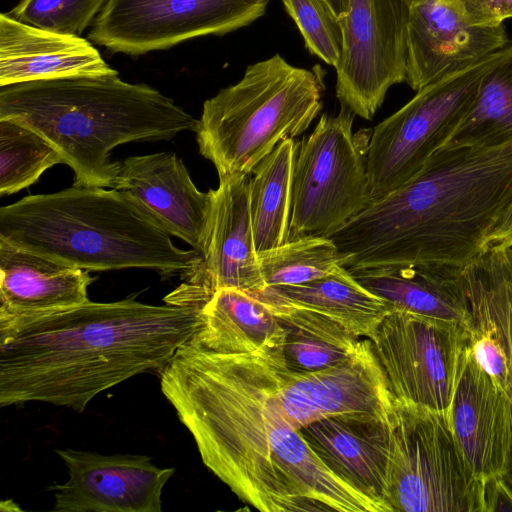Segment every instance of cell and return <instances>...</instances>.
<instances>
[{"instance_id":"603a6c76","label":"cell","mask_w":512,"mask_h":512,"mask_svg":"<svg viewBox=\"0 0 512 512\" xmlns=\"http://www.w3.org/2000/svg\"><path fill=\"white\" fill-rule=\"evenodd\" d=\"M191 340L224 353L283 354L284 330L274 313L250 292L223 288L201 308Z\"/></svg>"},{"instance_id":"f1b7e54d","label":"cell","mask_w":512,"mask_h":512,"mask_svg":"<svg viewBox=\"0 0 512 512\" xmlns=\"http://www.w3.org/2000/svg\"><path fill=\"white\" fill-rule=\"evenodd\" d=\"M266 287L304 284L332 273L340 265L330 237L305 236L258 253Z\"/></svg>"},{"instance_id":"e575fe53","label":"cell","mask_w":512,"mask_h":512,"mask_svg":"<svg viewBox=\"0 0 512 512\" xmlns=\"http://www.w3.org/2000/svg\"><path fill=\"white\" fill-rule=\"evenodd\" d=\"M512 247V202L501 214L486 238V251Z\"/></svg>"},{"instance_id":"8fae6325","label":"cell","mask_w":512,"mask_h":512,"mask_svg":"<svg viewBox=\"0 0 512 512\" xmlns=\"http://www.w3.org/2000/svg\"><path fill=\"white\" fill-rule=\"evenodd\" d=\"M271 1L107 0L88 38L112 52L137 56L248 26Z\"/></svg>"},{"instance_id":"d4e9b609","label":"cell","mask_w":512,"mask_h":512,"mask_svg":"<svg viewBox=\"0 0 512 512\" xmlns=\"http://www.w3.org/2000/svg\"><path fill=\"white\" fill-rule=\"evenodd\" d=\"M286 302L318 312L359 338L372 339L390 311L378 296L339 265L325 277L299 285L262 289Z\"/></svg>"},{"instance_id":"ba28073f","label":"cell","mask_w":512,"mask_h":512,"mask_svg":"<svg viewBox=\"0 0 512 512\" xmlns=\"http://www.w3.org/2000/svg\"><path fill=\"white\" fill-rule=\"evenodd\" d=\"M512 52V44L430 83L376 125L366 146L373 201L412 179L445 145L470 111L485 74Z\"/></svg>"},{"instance_id":"7402d4cb","label":"cell","mask_w":512,"mask_h":512,"mask_svg":"<svg viewBox=\"0 0 512 512\" xmlns=\"http://www.w3.org/2000/svg\"><path fill=\"white\" fill-rule=\"evenodd\" d=\"M464 269L465 266L453 264L427 263L349 272L390 310L450 321L473 334Z\"/></svg>"},{"instance_id":"d6986e66","label":"cell","mask_w":512,"mask_h":512,"mask_svg":"<svg viewBox=\"0 0 512 512\" xmlns=\"http://www.w3.org/2000/svg\"><path fill=\"white\" fill-rule=\"evenodd\" d=\"M392 421L344 414L314 421L299 432L334 474L391 512L386 496Z\"/></svg>"},{"instance_id":"2e32d148","label":"cell","mask_w":512,"mask_h":512,"mask_svg":"<svg viewBox=\"0 0 512 512\" xmlns=\"http://www.w3.org/2000/svg\"><path fill=\"white\" fill-rule=\"evenodd\" d=\"M509 44L504 24L473 25L442 0H408L405 82L417 92Z\"/></svg>"},{"instance_id":"3957f363","label":"cell","mask_w":512,"mask_h":512,"mask_svg":"<svg viewBox=\"0 0 512 512\" xmlns=\"http://www.w3.org/2000/svg\"><path fill=\"white\" fill-rule=\"evenodd\" d=\"M512 202V141L441 147L407 183L375 199L329 237L348 271L441 263L466 266L486 252Z\"/></svg>"},{"instance_id":"ac0fdd59","label":"cell","mask_w":512,"mask_h":512,"mask_svg":"<svg viewBox=\"0 0 512 512\" xmlns=\"http://www.w3.org/2000/svg\"><path fill=\"white\" fill-rule=\"evenodd\" d=\"M450 418L475 477L484 484L492 478L506 477L512 455L509 399L478 365L470 344L462 355Z\"/></svg>"},{"instance_id":"30bf717a","label":"cell","mask_w":512,"mask_h":512,"mask_svg":"<svg viewBox=\"0 0 512 512\" xmlns=\"http://www.w3.org/2000/svg\"><path fill=\"white\" fill-rule=\"evenodd\" d=\"M471 337L456 323L390 310L370 341L397 402L450 414Z\"/></svg>"},{"instance_id":"5bb4252c","label":"cell","mask_w":512,"mask_h":512,"mask_svg":"<svg viewBox=\"0 0 512 512\" xmlns=\"http://www.w3.org/2000/svg\"><path fill=\"white\" fill-rule=\"evenodd\" d=\"M277 400L295 430L322 418L367 414L392 421L396 400L372 350L361 338L359 347L336 366L309 373H291L284 359L276 361Z\"/></svg>"},{"instance_id":"d6a6232c","label":"cell","mask_w":512,"mask_h":512,"mask_svg":"<svg viewBox=\"0 0 512 512\" xmlns=\"http://www.w3.org/2000/svg\"><path fill=\"white\" fill-rule=\"evenodd\" d=\"M473 25H498L512 18V0H442Z\"/></svg>"},{"instance_id":"52a82bcc","label":"cell","mask_w":512,"mask_h":512,"mask_svg":"<svg viewBox=\"0 0 512 512\" xmlns=\"http://www.w3.org/2000/svg\"><path fill=\"white\" fill-rule=\"evenodd\" d=\"M386 502L391 512H485L450 414L396 401Z\"/></svg>"},{"instance_id":"cb8c5ba5","label":"cell","mask_w":512,"mask_h":512,"mask_svg":"<svg viewBox=\"0 0 512 512\" xmlns=\"http://www.w3.org/2000/svg\"><path fill=\"white\" fill-rule=\"evenodd\" d=\"M276 316L284 330L283 357L291 373L338 365L355 353L361 338L330 318L260 290L250 292Z\"/></svg>"},{"instance_id":"9c48e42d","label":"cell","mask_w":512,"mask_h":512,"mask_svg":"<svg viewBox=\"0 0 512 512\" xmlns=\"http://www.w3.org/2000/svg\"><path fill=\"white\" fill-rule=\"evenodd\" d=\"M355 116L341 105L298 143L288 241L329 237L372 203L366 147L352 133Z\"/></svg>"},{"instance_id":"6da1fadb","label":"cell","mask_w":512,"mask_h":512,"mask_svg":"<svg viewBox=\"0 0 512 512\" xmlns=\"http://www.w3.org/2000/svg\"><path fill=\"white\" fill-rule=\"evenodd\" d=\"M281 354L224 353L191 339L160 371L161 391L205 466L262 512H386L334 474L285 420Z\"/></svg>"},{"instance_id":"83f0119b","label":"cell","mask_w":512,"mask_h":512,"mask_svg":"<svg viewBox=\"0 0 512 512\" xmlns=\"http://www.w3.org/2000/svg\"><path fill=\"white\" fill-rule=\"evenodd\" d=\"M512 141V52L483 77L475 101L443 147H487Z\"/></svg>"},{"instance_id":"484cf974","label":"cell","mask_w":512,"mask_h":512,"mask_svg":"<svg viewBox=\"0 0 512 512\" xmlns=\"http://www.w3.org/2000/svg\"><path fill=\"white\" fill-rule=\"evenodd\" d=\"M297 148L294 138L282 140L251 173L249 201L257 254L288 241Z\"/></svg>"},{"instance_id":"1f68e13d","label":"cell","mask_w":512,"mask_h":512,"mask_svg":"<svg viewBox=\"0 0 512 512\" xmlns=\"http://www.w3.org/2000/svg\"><path fill=\"white\" fill-rule=\"evenodd\" d=\"M107 0H21L7 14L43 30L80 36Z\"/></svg>"},{"instance_id":"4316f807","label":"cell","mask_w":512,"mask_h":512,"mask_svg":"<svg viewBox=\"0 0 512 512\" xmlns=\"http://www.w3.org/2000/svg\"><path fill=\"white\" fill-rule=\"evenodd\" d=\"M464 276L470 312L491 322L507 353L512 426V247L487 250L466 265ZM507 478L512 484V455Z\"/></svg>"},{"instance_id":"e0dca14e","label":"cell","mask_w":512,"mask_h":512,"mask_svg":"<svg viewBox=\"0 0 512 512\" xmlns=\"http://www.w3.org/2000/svg\"><path fill=\"white\" fill-rule=\"evenodd\" d=\"M113 188L131 196L171 236L200 254L210 226L212 195L200 191L183 161L172 152L130 156L120 161Z\"/></svg>"},{"instance_id":"9a60e30c","label":"cell","mask_w":512,"mask_h":512,"mask_svg":"<svg viewBox=\"0 0 512 512\" xmlns=\"http://www.w3.org/2000/svg\"><path fill=\"white\" fill-rule=\"evenodd\" d=\"M69 479L48 487L58 512H160L162 490L174 468L138 454L105 455L56 449Z\"/></svg>"},{"instance_id":"7c38bea8","label":"cell","mask_w":512,"mask_h":512,"mask_svg":"<svg viewBox=\"0 0 512 512\" xmlns=\"http://www.w3.org/2000/svg\"><path fill=\"white\" fill-rule=\"evenodd\" d=\"M336 97L371 120L386 93L406 81L408 0H348Z\"/></svg>"},{"instance_id":"8992f818","label":"cell","mask_w":512,"mask_h":512,"mask_svg":"<svg viewBox=\"0 0 512 512\" xmlns=\"http://www.w3.org/2000/svg\"><path fill=\"white\" fill-rule=\"evenodd\" d=\"M324 72L275 54L249 65L237 83L204 102L194 132L219 179L251 174L282 140L308 129L322 109Z\"/></svg>"},{"instance_id":"44dd1931","label":"cell","mask_w":512,"mask_h":512,"mask_svg":"<svg viewBox=\"0 0 512 512\" xmlns=\"http://www.w3.org/2000/svg\"><path fill=\"white\" fill-rule=\"evenodd\" d=\"M118 73L90 41L0 15V87L74 76Z\"/></svg>"},{"instance_id":"4dcf8cb0","label":"cell","mask_w":512,"mask_h":512,"mask_svg":"<svg viewBox=\"0 0 512 512\" xmlns=\"http://www.w3.org/2000/svg\"><path fill=\"white\" fill-rule=\"evenodd\" d=\"M298 27L306 48L336 69L343 49V31L325 0H282Z\"/></svg>"},{"instance_id":"5b68a950","label":"cell","mask_w":512,"mask_h":512,"mask_svg":"<svg viewBox=\"0 0 512 512\" xmlns=\"http://www.w3.org/2000/svg\"><path fill=\"white\" fill-rule=\"evenodd\" d=\"M0 240L86 271L142 268L170 278L200 253L171 235L127 193L72 186L0 208Z\"/></svg>"},{"instance_id":"836d02e7","label":"cell","mask_w":512,"mask_h":512,"mask_svg":"<svg viewBox=\"0 0 512 512\" xmlns=\"http://www.w3.org/2000/svg\"><path fill=\"white\" fill-rule=\"evenodd\" d=\"M512 512V486L506 477L485 482V512Z\"/></svg>"},{"instance_id":"ffe728a7","label":"cell","mask_w":512,"mask_h":512,"mask_svg":"<svg viewBox=\"0 0 512 512\" xmlns=\"http://www.w3.org/2000/svg\"><path fill=\"white\" fill-rule=\"evenodd\" d=\"M88 271L0 240V325L83 304Z\"/></svg>"},{"instance_id":"4fadbf2b","label":"cell","mask_w":512,"mask_h":512,"mask_svg":"<svg viewBox=\"0 0 512 512\" xmlns=\"http://www.w3.org/2000/svg\"><path fill=\"white\" fill-rule=\"evenodd\" d=\"M250 174L219 179L210 189L212 210L204 251L164 297L169 305L201 309L223 288L247 292L266 287L260 271L249 201Z\"/></svg>"},{"instance_id":"f546056e","label":"cell","mask_w":512,"mask_h":512,"mask_svg":"<svg viewBox=\"0 0 512 512\" xmlns=\"http://www.w3.org/2000/svg\"><path fill=\"white\" fill-rule=\"evenodd\" d=\"M56 164H63L62 158L44 137L18 122L0 119V196L27 188Z\"/></svg>"},{"instance_id":"7a4b0ae2","label":"cell","mask_w":512,"mask_h":512,"mask_svg":"<svg viewBox=\"0 0 512 512\" xmlns=\"http://www.w3.org/2000/svg\"><path fill=\"white\" fill-rule=\"evenodd\" d=\"M201 309L130 296L0 325V406L45 402L78 413L99 393L160 371L201 323Z\"/></svg>"},{"instance_id":"277c9868","label":"cell","mask_w":512,"mask_h":512,"mask_svg":"<svg viewBox=\"0 0 512 512\" xmlns=\"http://www.w3.org/2000/svg\"><path fill=\"white\" fill-rule=\"evenodd\" d=\"M0 119L44 137L73 171V186L102 188H113L119 172L110 154L118 145L168 141L198 122L158 90L118 73L1 86Z\"/></svg>"},{"instance_id":"d590c367","label":"cell","mask_w":512,"mask_h":512,"mask_svg":"<svg viewBox=\"0 0 512 512\" xmlns=\"http://www.w3.org/2000/svg\"><path fill=\"white\" fill-rule=\"evenodd\" d=\"M333 13L339 19L345 15L348 7V0H325Z\"/></svg>"}]
</instances>
